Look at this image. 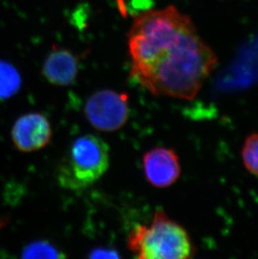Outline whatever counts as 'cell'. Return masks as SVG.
<instances>
[{
	"instance_id": "1",
	"label": "cell",
	"mask_w": 258,
	"mask_h": 259,
	"mask_svg": "<svg viewBox=\"0 0 258 259\" xmlns=\"http://www.w3.org/2000/svg\"><path fill=\"white\" fill-rule=\"evenodd\" d=\"M127 47L130 76L154 96L192 100L218 64L192 19L174 5L137 15Z\"/></svg>"
},
{
	"instance_id": "2",
	"label": "cell",
	"mask_w": 258,
	"mask_h": 259,
	"mask_svg": "<svg viewBox=\"0 0 258 259\" xmlns=\"http://www.w3.org/2000/svg\"><path fill=\"white\" fill-rule=\"evenodd\" d=\"M127 247L140 259H187L196 253L187 231L162 210L156 211L149 225L133 228Z\"/></svg>"
},
{
	"instance_id": "3",
	"label": "cell",
	"mask_w": 258,
	"mask_h": 259,
	"mask_svg": "<svg viewBox=\"0 0 258 259\" xmlns=\"http://www.w3.org/2000/svg\"><path fill=\"white\" fill-rule=\"evenodd\" d=\"M109 147L97 135H85L74 140L57 170L61 187L71 191L88 188L109 168Z\"/></svg>"
},
{
	"instance_id": "4",
	"label": "cell",
	"mask_w": 258,
	"mask_h": 259,
	"mask_svg": "<svg viewBox=\"0 0 258 259\" xmlns=\"http://www.w3.org/2000/svg\"><path fill=\"white\" fill-rule=\"evenodd\" d=\"M85 115L96 130L103 132L117 131L128 120V96L108 89L98 91L87 101Z\"/></svg>"
},
{
	"instance_id": "5",
	"label": "cell",
	"mask_w": 258,
	"mask_h": 259,
	"mask_svg": "<svg viewBox=\"0 0 258 259\" xmlns=\"http://www.w3.org/2000/svg\"><path fill=\"white\" fill-rule=\"evenodd\" d=\"M143 169L147 181L156 188H167L178 181L181 162L174 149L157 147L143 156Z\"/></svg>"
},
{
	"instance_id": "6",
	"label": "cell",
	"mask_w": 258,
	"mask_h": 259,
	"mask_svg": "<svg viewBox=\"0 0 258 259\" xmlns=\"http://www.w3.org/2000/svg\"><path fill=\"white\" fill-rule=\"evenodd\" d=\"M52 127L49 119L39 113H26L15 121L11 131L15 146L25 153L38 151L52 140Z\"/></svg>"
},
{
	"instance_id": "7",
	"label": "cell",
	"mask_w": 258,
	"mask_h": 259,
	"mask_svg": "<svg viewBox=\"0 0 258 259\" xmlns=\"http://www.w3.org/2000/svg\"><path fill=\"white\" fill-rule=\"evenodd\" d=\"M79 72V61L71 51L55 47L42 65L41 73L54 86L68 87L75 82Z\"/></svg>"
},
{
	"instance_id": "8",
	"label": "cell",
	"mask_w": 258,
	"mask_h": 259,
	"mask_svg": "<svg viewBox=\"0 0 258 259\" xmlns=\"http://www.w3.org/2000/svg\"><path fill=\"white\" fill-rule=\"evenodd\" d=\"M21 88V76L15 66L0 61V99L12 98Z\"/></svg>"
},
{
	"instance_id": "9",
	"label": "cell",
	"mask_w": 258,
	"mask_h": 259,
	"mask_svg": "<svg viewBox=\"0 0 258 259\" xmlns=\"http://www.w3.org/2000/svg\"><path fill=\"white\" fill-rule=\"evenodd\" d=\"M24 258H62L66 257L57 247L51 242L40 240L27 245L23 251Z\"/></svg>"
},
{
	"instance_id": "10",
	"label": "cell",
	"mask_w": 258,
	"mask_h": 259,
	"mask_svg": "<svg viewBox=\"0 0 258 259\" xmlns=\"http://www.w3.org/2000/svg\"><path fill=\"white\" fill-rule=\"evenodd\" d=\"M241 158L246 170L258 176V133L246 138L241 149Z\"/></svg>"
},
{
	"instance_id": "11",
	"label": "cell",
	"mask_w": 258,
	"mask_h": 259,
	"mask_svg": "<svg viewBox=\"0 0 258 259\" xmlns=\"http://www.w3.org/2000/svg\"><path fill=\"white\" fill-rule=\"evenodd\" d=\"M89 257L91 258H110V257L117 258L120 257V255L115 250L98 248V249L93 250Z\"/></svg>"
}]
</instances>
